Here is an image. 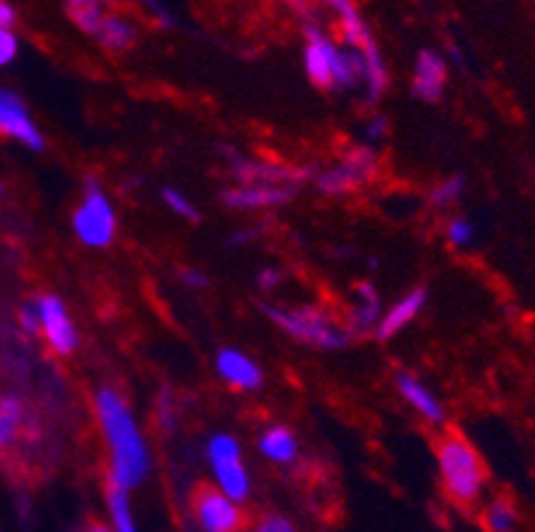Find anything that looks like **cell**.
<instances>
[{"label":"cell","instance_id":"obj_33","mask_svg":"<svg viewBox=\"0 0 535 532\" xmlns=\"http://www.w3.org/2000/svg\"><path fill=\"white\" fill-rule=\"evenodd\" d=\"M179 280L187 290H205L208 288V282H211L208 280V274H205L200 266H184L179 272Z\"/></svg>","mask_w":535,"mask_h":532},{"label":"cell","instance_id":"obj_21","mask_svg":"<svg viewBox=\"0 0 535 532\" xmlns=\"http://www.w3.org/2000/svg\"><path fill=\"white\" fill-rule=\"evenodd\" d=\"M64 11L83 35L96 38L107 19V0H64Z\"/></svg>","mask_w":535,"mask_h":532},{"label":"cell","instance_id":"obj_13","mask_svg":"<svg viewBox=\"0 0 535 532\" xmlns=\"http://www.w3.org/2000/svg\"><path fill=\"white\" fill-rule=\"evenodd\" d=\"M394 389H397L402 402H405L421 421H426L429 426H445V421H448L445 402H442L440 394L434 392L426 381H421L416 373L400 370V373L394 376Z\"/></svg>","mask_w":535,"mask_h":532},{"label":"cell","instance_id":"obj_22","mask_svg":"<svg viewBox=\"0 0 535 532\" xmlns=\"http://www.w3.org/2000/svg\"><path fill=\"white\" fill-rule=\"evenodd\" d=\"M482 525H485V530L488 532H514L517 530V525H520V511H517L512 498L498 495V498L485 503Z\"/></svg>","mask_w":535,"mask_h":532},{"label":"cell","instance_id":"obj_6","mask_svg":"<svg viewBox=\"0 0 535 532\" xmlns=\"http://www.w3.org/2000/svg\"><path fill=\"white\" fill-rule=\"evenodd\" d=\"M378 165H381V155H378L376 147H370V144H355V147H349L331 168L315 173V179L312 181H315L317 192H323V195L347 197L376 179Z\"/></svg>","mask_w":535,"mask_h":532},{"label":"cell","instance_id":"obj_20","mask_svg":"<svg viewBox=\"0 0 535 532\" xmlns=\"http://www.w3.org/2000/svg\"><path fill=\"white\" fill-rule=\"evenodd\" d=\"M104 501H107V514H110V527L115 532H139L131 506V490L107 482L104 479Z\"/></svg>","mask_w":535,"mask_h":532},{"label":"cell","instance_id":"obj_1","mask_svg":"<svg viewBox=\"0 0 535 532\" xmlns=\"http://www.w3.org/2000/svg\"><path fill=\"white\" fill-rule=\"evenodd\" d=\"M94 418L107 450V482L131 493L147 485L152 447L128 399L115 386H99L94 392Z\"/></svg>","mask_w":535,"mask_h":532},{"label":"cell","instance_id":"obj_10","mask_svg":"<svg viewBox=\"0 0 535 532\" xmlns=\"http://www.w3.org/2000/svg\"><path fill=\"white\" fill-rule=\"evenodd\" d=\"M213 370L229 389H235L240 394H256L267 384L264 368L253 360L251 354L237 349V346H221L213 357Z\"/></svg>","mask_w":535,"mask_h":532},{"label":"cell","instance_id":"obj_12","mask_svg":"<svg viewBox=\"0 0 535 532\" xmlns=\"http://www.w3.org/2000/svg\"><path fill=\"white\" fill-rule=\"evenodd\" d=\"M336 62H339V43L328 38L320 27H307L304 70L309 83L320 91H336Z\"/></svg>","mask_w":535,"mask_h":532},{"label":"cell","instance_id":"obj_8","mask_svg":"<svg viewBox=\"0 0 535 532\" xmlns=\"http://www.w3.org/2000/svg\"><path fill=\"white\" fill-rule=\"evenodd\" d=\"M192 517L203 532H245L243 503L232 501L219 487L200 485L192 493Z\"/></svg>","mask_w":535,"mask_h":532},{"label":"cell","instance_id":"obj_23","mask_svg":"<svg viewBox=\"0 0 535 532\" xmlns=\"http://www.w3.org/2000/svg\"><path fill=\"white\" fill-rule=\"evenodd\" d=\"M24 426V405L19 397H0V450L14 447Z\"/></svg>","mask_w":535,"mask_h":532},{"label":"cell","instance_id":"obj_5","mask_svg":"<svg viewBox=\"0 0 535 532\" xmlns=\"http://www.w3.org/2000/svg\"><path fill=\"white\" fill-rule=\"evenodd\" d=\"M205 461L213 477V487L237 503H245L253 493L251 469L245 463L240 439L229 431H216L205 445Z\"/></svg>","mask_w":535,"mask_h":532},{"label":"cell","instance_id":"obj_36","mask_svg":"<svg viewBox=\"0 0 535 532\" xmlns=\"http://www.w3.org/2000/svg\"><path fill=\"white\" fill-rule=\"evenodd\" d=\"M83 532H115V530H112L107 522H91V525H88Z\"/></svg>","mask_w":535,"mask_h":532},{"label":"cell","instance_id":"obj_2","mask_svg":"<svg viewBox=\"0 0 535 532\" xmlns=\"http://www.w3.org/2000/svg\"><path fill=\"white\" fill-rule=\"evenodd\" d=\"M434 461L440 474L442 493L461 509H472L480 503L488 487V469L482 463L477 447L456 431H445L434 442Z\"/></svg>","mask_w":535,"mask_h":532},{"label":"cell","instance_id":"obj_35","mask_svg":"<svg viewBox=\"0 0 535 532\" xmlns=\"http://www.w3.org/2000/svg\"><path fill=\"white\" fill-rule=\"evenodd\" d=\"M16 8L8 0H0V30H14Z\"/></svg>","mask_w":535,"mask_h":532},{"label":"cell","instance_id":"obj_27","mask_svg":"<svg viewBox=\"0 0 535 532\" xmlns=\"http://www.w3.org/2000/svg\"><path fill=\"white\" fill-rule=\"evenodd\" d=\"M155 415H158L160 429L166 431V434H174L176 426H179V418H176L179 413H176V399H174V392H171V389L160 392L158 410H155Z\"/></svg>","mask_w":535,"mask_h":532},{"label":"cell","instance_id":"obj_30","mask_svg":"<svg viewBox=\"0 0 535 532\" xmlns=\"http://www.w3.org/2000/svg\"><path fill=\"white\" fill-rule=\"evenodd\" d=\"M283 280H285L283 269H277V266H264V269L256 274V288H259L261 293H275V290H280Z\"/></svg>","mask_w":535,"mask_h":532},{"label":"cell","instance_id":"obj_19","mask_svg":"<svg viewBox=\"0 0 535 532\" xmlns=\"http://www.w3.org/2000/svg\"><path fill=\"white\" fill-rule=\"evenodd\" d=\"M136 38H139L136 24L131 22L128 16L120 14H107L102 30L96 35L99 46H102L104 51H110V54H126L128 48H134Z\"/></svg>","mask_w":535,"mask_h":532},{"label":"cell","instance_id":"obj_26","mask_svg":"<svg viewBox=\"0 0 535 532\" xmlns=\"http://www.w3.org/2000/svg\"><path fill=\"white\" fill-rule=\"evenodd\" d=\"M466 192L464 176H445L432 187L429 192V200H432L434 208H450V205H456Z\"/></svg>","mask_w":535,"mask_h":532},{"label":"cell","instance_id":"obj_3","mask_svg":"<svg viewBox=\"0 0 535 532\" xmlns=\"http://www.w3.org/2000/svg\"><path fill=\"white\" fill-rule=\"evenodd\" d=\"M261 312L267 314L269 322L291 341L317 349V352H341L352 341L344 322L339 317H333L323 306L261 304Z\"/></svg>","mask_w":535,"mask_h":532},{"label":"cell","instance_id":"obj_17","mask_svg":"<svg viewBox=\"0 0 535 532\" xmlns=\"http://www.w3.org/2000/svg\"><path fill=\"white\" fill-rule=\"evenodd\" d=\"M347 312L344 328L349 330V336H370V333L376 336L384 304H381V298L370 282H357V285H352V304H349Z\"/></svg>","mask_w":535,"mask_h":532},{"label":"cell","instance_id":"obj_15","mask_svg":"<svg viewBox=\"0 0 535 532\" xmlns=\"http://www.w3.org/2000/svg\"><path fill=\"white\" fill-rule=\"evenodd\" d=\"M448 86V62L432 48H421L413 64V78H410V94L418 102L434 104L440 102Z\"/></svg>","mask_w":535,"mask_h":532},{"label":"cell","instance_id":"obj_9","mask_svg":"<svg viewBox=\"0 0 535 532\" xmlns=\"http://www.w3.org/2000/svg\"><path fill=\"white\" fill-rule=\"evenodd\" d=\"M40 317V336L46 341V346L56 357H72L80 346L78 325L72 320L70 309L64 304L62 296L56 293H43L35 298Z\"/></svg>","mask_w":535,"mask_h":532},{"label":"cell","instance_id":"obj_18","mask_svg":"<svg viewBox=\"0 0 535 532\" xmlns=\"http://www.w3.org/2000/svg\"><path fill=\"white\" fill-rule=\"evenodd\" d=\"M256 447L264 461L275 463V466H293L301 455L299 434L285 426V423H269L264 426L256 439Z\"/></svg>","mask_w":535,"mask_h":532},{"label":"cell","instance_id":"obj_28","mask_svg":"<svg viewBox=\"0 0 535 532\" xmlns=\"http://www.w3.org/2000/svg\"><path fill=\"white\" fill-rule=\"evenodd\" d=\"M251 532H299V527L293 525L291 519L280 514V511H264V514L253 522Z\"/></svg>","mask_w":535,"mask_h":532},{"label":"cell","instance_id":"obj_29","mask_svg":"<svg viewBox=\"0 0 535 532\" xmlns=\"http://www.w3.org/2000/svg\"><path fill=\"white\" fill-rule=\"evenodd\" d=\"M386 136H389V123H386L384 115H373L370 120H365V126H362V144L376 147L378 141H384Z\"/></svg>","mask_w":535,"mask_h":532},{"label":"cell","instance_id":"obj_34","mask_svg":"<svg viewBox=\"0 0 535 532\" xmlns=\"http://www.w3.org/2000/svg\"><path fill=\"white\" fill-rule=\"evenodd\" d=\"M147 11H152V16H158L160 24H166V27H174V16L163 6V0H139Z\"/></svg>","mask_w":535,"mask_h":532},{"label":"cell","instance_id":"obj_4","mask_svg":"<svg viewBox=\"0 0 535 532\" xmlns=\"http://www.w3.org/2000/svg\"><path fill=\"white\" fill-rule=\"evenodd\" d=\"M72 232L80 243L94 251L110 248L118 237V211L102 181L86 179L80 203L72 211Z\"/></svg>","mask_w":535,"mask_h":532},{"label":"cell","instance_id":"obj_11","mask_svg":"<svg viewBox=\"0 0 535 532\" xmlns=\"http://www.w3.org/2000/svg\"><path fill=\"white\" fill-rule=\"evenodd\" d=\"M0 136L19 141L22 147L32 149V152L46 149V136L32 120L27 104L22 102V96H16L8 88H0Z\"/></svg>","mask_w":535,"mask_h":532},{"label":"cell","instance_id":"obj_37","mask_svg":"<svg viewBox=\"0 0 535 532\" xmlns=\"http://www.w3.org/2000/svg\"><path fill=\"white\" fill-rule=\"evenodd\" d=\"M3 192H6V187H3V181H0V197H3Z\"/></svg>","mask_w":535,"mask_h":532},{"label":"cell","instance_id":"obj_16","mask_svg":"<svg viewBox=\"0 0 535 532\" xmlns=\"http://www.w3.org/2000/svg\"><path fill=\"white\" fill-rule=\"evenodd\" d=\"M426 304H429V293L426 288H410L405 296H400L394 304L384 306L381 322L376 328L378 341H392L397 338L405 328H410L413 322L424 314Z\"/></svg>","mask_w":535,"mask_h":532},{"label":"cell","instance_id":"obj_25","mask_svg":"<svg viewBox=\"0 0 535 532\" xmlns=\"http://www.w3.org/2000/svg\"><path fill=\"white\" fill-rule=\"evenodd\" d=\"M474 240H477V227H474L472 219H466V216H453L445 224V243L450 248H456V251H466V248H472Z\"/></svg>","mask_w":535,"mask_h":532},{"label":"cell","instance_id":"obj_32","mask_svg":"<svg viewBox=\"0 0 535 532\" xmlns=\"http://www.w3.org/2000/svg\"><path fill=\"white\" fill-rule=\"evenodd\" d=\"M19 56V38L14 30H0V67H6Z\"/></svg>","mask_w":535,"mask_h":532},{"label":"cell","instance_id":"obj_7","mask_svg":"<svg viewBox=\"0 0 535 532\" xmlns=\"http://www.w3.org/2000/svg\"><path fill=\"white\" fill-rule=\"evenodd\" d=\"M224 157H227V171L235 184L301 189L309 179H315V171H312V168H304V165H285L275 163V160H259V157L240 155L235 149H227Z\"/></svg>","mask_w":535,"mask_h":532},{"label":"cell","instance_id":"obj_31","mask_svg":"<svg viewBox=\"0 0 535 532\" xmlns=\"http://www.w3.org/2000/svg\"><path fill=\"white\" fill-rule=\"evenodd\" d=\"M16 320H19V328H22L27 336H40V317H38V306H35V301L22 304V309H19V314H16Z\"/></svg>","mask_w":535,"mask_h":532},{"label":"cell","instance_id":"obj_14","mask_svg":"<svg viewBox=\"0 0 535 532\" xmlns=\"http://www.w3.org/2000/svg\"><path fill=\"white\" fill-rule=\"evenodd\" d=\"M299 189L291 187H261V184H232L221 192V203L229 211L251 213V211H272L283 208L296 197Z\"/></svg>","mask_w":535,"mask_h":532},{"label":"cell","instance_id":"obj_24","mask_svg":"<svg viewBox=\"0 0 535 532\" xmlns=\"http://www.w3.org/2000/svg\"><path fill=\"white\" fill-rule=\"evenodd\" d=\"M160 197H163V205H166L168 211L174 213L176 219L189 221V224H197V221L203 219V213H200V205H197L195 200H192V197H189L187 192H184V189L163 187Z\"/></svg>","mask_w":535,"mask_h":532}]
</instances>
